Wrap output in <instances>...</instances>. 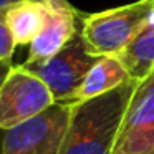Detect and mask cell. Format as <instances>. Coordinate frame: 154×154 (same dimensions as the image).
Here are the masks:
<instances>
[{
  "instance_id": "6da1fadb",
  "label": "cell",
  "mask_w": 154,
  "mask_h": 154,
  "mask_svg": "<svg viewBox=\"0 0 154 154\" xmlns=\"http://www.w3.org/2000/svg\"><path fill=\"white\" fill-rule=\"evenodd\" d=\"M137 81H129L103 96L73 103L60 154H113L124 113Z\"/></svg>"
},
{
  "instance_id": "ba28073f",
  "label": "cell",
  "mask_w": 154,
  "mask_h": 154,
  "mask_svg": "<svg viewBox=\"0 0 154 154\" xmlns=\"http://www.w3.org/2000/svg\"><path fill=\"white\" fill-rule=\"evenodd\" d=\"M129 81L133 80L118 57H100L76 90L71 103H83L103 96Z\"/></svg>"
},
{
  "instance_id": "9c48e42d",
  "label": "cell",
  "mask_w": 154,
  "mask_h": 154,
  "mask_svg": "<svg viewBox=\"0 0 154 154\" xmlns=\"http://www.w3.org/2000/svg\"><path fill=\"white\" fill-rule=\"evenodd\" d=\"M45 20L47 7L43 0H20L5 8V22L17 47L30 45L43 30Z\"/></svg>"
},
{
  "instance_id": "7c38bea8",
  "label": "cell",
  "mask_w": 154,
  "mask_h": 154,
  "mask_svg": "<svg viewBox=\"0 0 154 154\" xmlns=\"http://www.w3.org/2000/svg\"><path fill=\"white\" fill-rule=\"evenodd\" d=\"M12 66H5V65H0V85H2V81L5 80V76H7L8 70H10Z\"/></svg>"
},
{
  "instance_id": "7a4b0ae2",
  "label": "cell",
  "mask_w": 154,
  "mask_h": 154,
  "mask_svg": "<svg viewBox=\"0 0 154 154\" xmlns=\"http://www.w3.org/2000/svg\"><path fill=\"white\" fill-rule=\"evenodd\" d=\"M154 12V0H137L96 14H80V33L96 57H119Z\"/></svg>"
},
{
  "instance_id": "3957f363",
  "label": "cell",
  "mask_w": 154,
  "mask_h": 154,
  "mask_svg": "<svg viewBox=\"0 0 154 154\" xmlns=\"http://www.w3.org/2000/svg\"><path fill=\"white\" fill-rule=\"evenodd\" d=\"M73 103H53L38 116L2 131L0 154H60Z\"/></svg>"
},
{
  "instance_id": "8992f818",
  "label": "cell",
  "mask_w": 154,
  "mask_h": 154,
  "mask_svg": "<svg viewBox=\"0 0 154 154\" xmlns=\"http://www.w3.org/2000/svg\"><path fill=\"white\" fill-rule=\"evenodd\" d=\"M154 151V78L137 83L124 113L113 154H144Z\"/></svg>"
},
{
  "instance_id": "277c9868",
  "label": "cell",
  "mask_w": 154,
  "mask_h": 154,
  "mask_svg": "<svg viewBox=\"0 0 154 154\" xmlns=\"http://www.w3.org/2000/svg\"><path fill=\"white\" fill-rule=\"evenodd\" d=\"M88 48L80 30L73 38L51 58L33 65H23L48 86L55 103H71L85 76L98 61Z\"/></svg>"
},
{
  "instance_id": "4fadbf2b",
  "label": "cell",
  "mask_w": 154,
  "mask_h": 154,
  "mask_svg": "<svg viewBox=\"0 0 154 154\" xmlns=\"http://www.w3.org/2000/svg\"><path fill=\"white\" fill-rule=\"evenodd\" d=\"M15 2H20V0H0V10H2V8H7L8 5L15 4Z\"/></svg>"
},
{
  "instance_id": "52a82bcc",
  "label": "cell",
  "mask_w": 154,
  "mask_h": 154,
  "mask_svg": "<svg viewBox=\"0 0 154 154\" xmlns=\"http://www.w3.org/2000/svg\"><path fill=\"white\" fill-rule=\"evenodd\" d=\"M47 7V20L43 30L30 43L28 57L23 65H33L57 55L78 32L80 14L66 0H43Z\"/></svg>"
},
{
  "instance_id": "5b68a950",
  "label": "cell",
  "mask_w": 154,
  "mask_h": 154,
  "mask_svg": "<svg viewBox=\"0 0 154 154\" xmlns=\"http://www.w3.org/2000/svg\"><path fill=\"white\" fill-rule=\"evenodd\" d=\"M55 103L48 86L23 65L8 70L0 85V131L38 116Z\"/></svg>"
},
{
  "instance_id": "5bb4252c",
  "label": "cell",
  "mask_w": 154,
  "mask_h": 154,
  "mask_svg": "<svg viewBox=\"0 0 154 154\" xmlns=\"http://www.w3.org/2000/svg\"><path fill=\"white\" fill-rule=\"evenodd\" d=\"M149 76H152V78H154V70H152V71H151V75H149Z\"/></svg>"
},
{
  "instance_id": "30bf717a",
  "label": "cell",
  "mask_w": 154,
  "mask_h": 154,
  "mask_svg": "<svg viewBox=\"0 0 154 154\" xmlns=\"http://www.w3.org/2000/svg\"><path fill=\"white\" fill-rule=\"evenodd\" d=\"M131 80L144 81L154 70V12L119 55Z\"/></svg>"
},
{
  "instance_id": "8fae6325",
  "label": "cell",
  "mask_w": 154,
  "mask_h": 154,
  "mask_svg": "<svg viewBox=\"0 0 154 154\" xmlns=\"http://www.w3.org/2000/svg\"><path fill=\"white\" fill-rule=\"evenodd\" d=\"M15 48H17V43H15L14 35L5 22V8H2L0 10V65L12 66Z\"/></svg>"
},
{
  "instance_id": "9a60e30c",
  "label": "cell",
  "mask_w": 154,
  "mask_h": 154,
  "mask_svg": "<svg viewBox=\"0 0 154 154\" xmlns=\"http://www.w3.org/2000/svg\"><path fill=\"white\" fill-rule=\"evenodd\" d=\"M144 154H154V151H151V152H144Z\"/></svg>"
}]
</instances>
